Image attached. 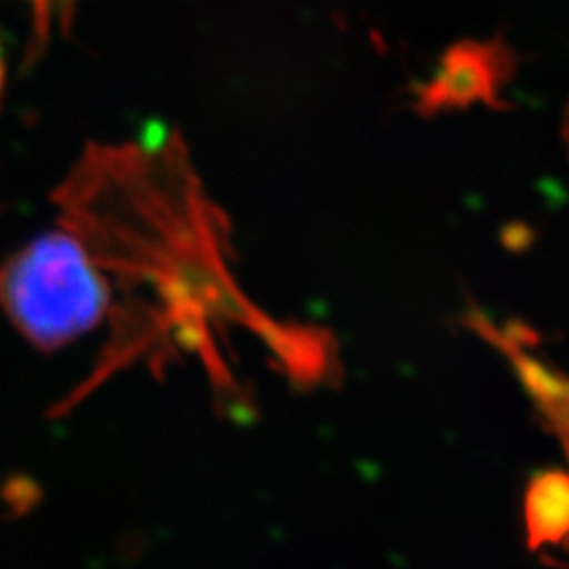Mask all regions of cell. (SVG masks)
Returning a JSON list of instances; mask_svg holds the SVG:
<instances>
[{"instance_id":"1","label":"cell","mask_w":569,"mask_h":569,"mask_svg":"<svg viewBox=\"0 0 569 569\" xmlns=\"http://www.w3.org/2000/svg\"><path fill=\"white\" fill-rule=\"evenodd\" d=\"M56 202L62 228L83 242L107 278L152 282L171 328L188 332L190 342L213 318L276 328L244 311L249 301L226 263L223 221L171 140L91 148L58 188Z\"/></svg>"},{"instance_id":"2","label":"cell","mask_w":569,"mask_h":569,"mask_svg":"<svg viewBox=\"0 0 569 569\" xmlns=\"http://www.w3.org/2000/svg\"><path fill=\"white\" fill-rule=\"evenodd\" d=\"M0 307L31 345L58 349L114 311V288L83 242L60 228L0 266Z\"/></svg>"},{"instance_id":"3","label":"cell","mask_w":569,"mask_h":569,"mask_svg":"<svg viewBox=\"0 0 569 569\" xmlns=\"http://www.w3.org/2000/svg\"><path fill=\"white\" fill-rule=\"evenodd\" d=\"M512 71V56L501 41L458 43L441 58L435 79L418 88L422 112L493 102Z\"/></svg>"},{"instance_id":"4","label":"cell","mask_w":569,"mask_h":569,"mask_svg":"<svg viewBox=\"0 0 569 569\" xmlns=\"http://www.w3.org/2000/svg\"><path fill=\"white\" fill-rule=\"evenodd\" d=\"M529 529L537 541H553L565 529V479L546 475L529 491Z\"/></svg>"},{"instance_id":"5","label":"cell","mask_w":569,"mask_h":569,"mask_svg":"<svg viewBox=\"0 0 569 569\" xmlns=\"http://www.w3.org/2000/svg\"><path fill=\"white\" fill-rule=\"evenodd\" d=\"M31 8V46H33V56L41 48L50 43L56 31H69L71 20L77 14V3L79 0H27Z\"/></svg>"}]
</instances>
